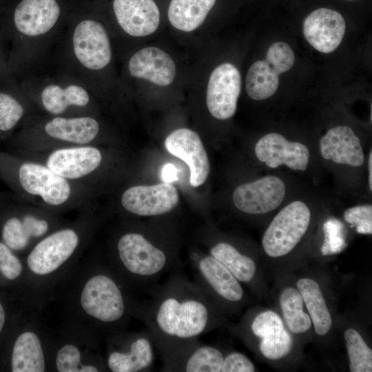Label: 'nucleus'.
<instances>
[{
  "label": "nucleus",
  "instance_id": "f257e3e1",
  "mask_svg": "<svg viewBox=\"0 0 372 372\" xmlns=\"http://www.w3.org/2000/svg\"><path fill=\"white\" fill-rule=\"evenodd\" d=\"M212 316L210 299L178 273L154 291L144 311L148 331L163 358L208 331Z\"/></svg>",
  "mask_w": 372,
  "mask_h": 372
},
{
  "label": "nucleus",
  "instance_id": "f03ea898",
  "mask_svg": "<svg viewBox=\"0 0 372 372\" xmlns=\"http://www.w3.org/2000/svg\"><path fill=\"white\" fill-rule=\"evenodd\" d=\"M0 177L15 192L25 196L39 197L50 207H61L71 200L70 180L45 165L0 152Z\"/></svg>",
  "mask_w": 372,
  "mask_h": 372
},
{
  "label": "nucleus",
  "instance_id": "7ed1b4c3",
  "mask_svg": "<svg viewBox=\"0 0 372 372\" xmlns=\"http://www.w3.org/2000/svg\"><path fill=\"white\" fill-rule=\"evenodd\" d=\"M116 251L124 269L146 284L161 277L175 264L170 254L138 232L123 234L117 242Z\"/></svg>",
  "mask_w": 372,
  "mask_h": 372
},
{
  "label": "nucleus",
  "instance_id": "20e7f679",
  "mask_svg": "<svg viewBox=\"0 0 372 372\" xmlns=\"http://www.w3.org/2000/svg\"><path fill=\"white\" fill-rule=\"evenodd\" d=\"M311 213L302 200L291 201L273 217L262 239L265 252L273 258L288 254L307 233Z\"/></svg>",
  "mask_w": 372,
  "mask_h": 372
},
{
  "label": "nucleus",
  "instance_id": "39448f33",
  "mask_svg": "<svg viewBox=\"0 0 372 372\" xmlns=\"http://www.w3.org/2000/svg\"><path fill=\"white\" fill-rule=\"evenodd\" d=\"M295 62L291 48L282 41L271 44L264 60L254 63L246 77V91L256 101H262L273 96L279 85V75L289 71Z\"/></svg>",
  "mask_w": 372,
  "mask_h": 372
},
{
  "label": "nucleus",
  "instance_id": "423d86ee",
  "mask_svg": "<svg viewBox=\"0 0 372 372\" xmlns=\"http://www.w3.org/2000/svg\"><path fill=\"white\" fill-rule=\"evenodd\" d=\"M190 262L193 281L209 298L214 295L231 303L242 300L240 281L218 260L210 254L192 252Z\"/></svg>",
  "mask_w": 372,
  "mask_h": 372
},
{
  "label": "nucleus",
  "instance_id": "0eeeda50",
  "mask_svg": "<svg viewBox=\"0 0 372 372\" xmlns=\"http://www.w3.org/2000/svg\"><path fill=\"white\" fill-rule=\"evenodd\" d=\"M80 301L89 316L103 322H117L125 313V298L121 288L105 274L95 275L87 281Z\"/></svg>",
  "mask_w": 372,
  "mask_h": 372
},
{
  "label": "nucleus",
  "instance_id": "6e6552de",
  "mask_svg": "<svg viewBox=\"0 0 372 372\" xmlns=\"http://www.w3.org/2000/svg\"><path fill=\"white\" fill-rule=\"evenodd\" d=\"M286 194L284 180L277 176L267 175L238 186L233 192L232 201L243 213L265 214L278 208Z\"/></svg>",
  "mask_w": 372,
  "mask_h": 372
},
{
  "label": "nucleus",
  "instance_id": "1a4fd4ad",
  "mask_svg": "<svg viewBox=\"0 0 372 372\" xmlns=\"http://www.w3.org/2000/svg\"><path fill=\"white\" fill-rule=\"evenodd\" d=\"M241 91V76L238 68L225 63L211 72L207 89L206 103L210 114L217 119L232 117L237 109Z\"/></svg>",
  "mask_w": 372,
  "mask_h": 372
},
{
  "label": "nucleus",
  "instance_id": "9d476101",
  "mask_svg": "<svg viewBox=\"0 0 372 372\" xmlns=\"http://www.w3.org/2000/svg\"><path fill=\"white\" fill-rule=\"evenodd\" d=\"M254 152L257 159L271 169L285 166L294 171H305L310 161V152L304 144L291 141L283 135L271 132L256 142Z\"/></svg>",
  "mask_w": 372,
  "mask_h": 372
},
{
  "label": "nucleus",
  "instance_id": "9b49d317",
  "mask_svg": "<svg viewBox=\"0 0 372 372\" xmlns=\"http://www.w3.org/2000/svg\"><path fill=\"white\" fill-rule=\"evenodd\" d=\"M79 243L76 231L64 229L44 238L29 254L27 265L37 275L49 274L62 265L74 252Z\"/></svg>",
  "mask_w": 372,
  "mask_h": 372
},
{
  "label": "nucleus",
  "instance_id": "f8f14e48",
  "mask_svg": "<svg viewBox=\"0 0 372 372\" xmlns=\"http://www.w3.org/2000/svg\"><path fill=\"white\" fill-rule=\"evenodd\" d=\"M179 194L169 183L153 185H136L121 196V204L130 213L140 216H154L169 212L177 205Z\"/></svg>",
  "mask_w": 372,
  "mask_h": 372
},
{
  "label": "nucleus",
  "instance_id": "ddd939ff",
  "mask_svg": "<svg viewBox=\"0 0 372 372\" xmlns=\"http://www.w3.org/2000/svg\"><path fill=\"white\" fill-rule=\"evenodd\" d=\"M49 229L48 221L30 214L5 200L0 206V238L14 251L25 249L31 238L45 235Z\"/></svg>",
  "mask_w": 372,
  "mask_h": 372
},
{
  "label": "nucleus",
  "instance_id": "4468645a",
  "mask_svg": "<svg viewBox=\"0 0 372 372\" xmlns=\"http://www.w3.org/2000/svg\"><path fill=\"white\" fill-rule=\"evenodd\" d=\"M165 145L172 155L187 164L192 186L198 187L206 181L210 165L207 152L197 133L188 128L176 130L167 136Z\"/></svg>",
  "mask_w": 372,
  "mask_h": 372
},
{
  "label": "nucleus",
  "instance_id": "2eb2a0df",
  "mask_svg": "<svg viewBox=\"0 0 372 372\" xmlns=\"http://www.w3.org/2000/svg\"><path fill=\"white\" fill-rule=\"evenodd\" d=\"M101 151L93 146L77 145L57 148L46 157L45 165L70 181L83 180L101 165Z\"/></svg>",
  "mask_w": 372,
  "mask_h": 372
},
{
  "label": "nucleus",
  "instance_id": "dca6fc26",
  "mask_svg": "<svg viewBox=\"0 0 372 372\" xmlns=\"http://www.w3.org/2000/svg\"><path fill=\"white\" fill-rule=\"evenodd\" d=\"M73 48L78 60L91 70L105 68L112 58L106 30L93 20H85L77 25L73 34Z\"/></svg>",
  "mask_w": 372,
  "mask_h": 372
},
{
  "label": "nucleus",
  "instance_id": "f3484780",
  "mask_svg": "<svg viewBox=\"0 0 372 372\" xmlns=\"http://www.w3.org/2000/svg\"><path fill=\"white\" fill-rule=\"evenodd\" d=\"M345 29V21L341 14L325 8L313 11L303 22L304 38L322 53L332 52L340 45Z\"/></svg>",
  "mask_w": 372,
  "mask_h": 372
},
{
  "label": "nucleus",
  "instance_id": "a211bd4d",
  "mask_svg": "<svg viewBox=\"0 0 372 372\" xmlns=\"http://www.w3.org/2000/svg\"><path fill=\"white\" fill-rule=\"evenodd\" d=\"M319 150L325 161L351 167L364 163V152L359 137L347 125L329 129L319 141Z\"/></svg>",
  "mask_w": 372,
  "mask_h": 372
},
{
  "label": "nucleus",
  "instance_id": "6ab92c4d",
  "mask_svg": "<svg viewBox=\"0 0 372 372\" xmlns=\"http://www.w3.org/2000/svg\"><path fill=\"white\" fill-rule=\"evenodd\" d=\"M113 8L118 24L131 36H147L158 27L160 12L154 0H114Z\"/></svg>",
  "mask_w": 372,
  "mask_h": 372
},
{
  "label": "nucleus",
  "instance_id": "aec40b11",
  "mask_svg": "<svg viewBox=\"0 0 372 372\" xmlns=\"http://www.w3.org/2000/svg\"><path fill=\"white\" fill-rule=\"evenodd\" d=\"M252 333L261 339L259 349L270 360H278L292 349L293 339L280 317L272 311L257 315L251 324Z\"/></svg>",
  "mask_w": 372,
  "mask_h": 372
},
{
  "label": "nucleus",
  "instance_id": "412c9836",
  "mask_svg": "<svg viewBox=\"0 0 372 372\" xmlns=\"http://www.w3.org/2000/svg\"><path fill=\"white\" fill-rule=\"evenodd\" d=\"M196 340L164 358L167 371L222 372L225 356L218 349Z\"/></svg>",
  "mask_w": 372,
  "mask_h": 372
},
{
  "label": "nucleus",
  "instance_id": "4be33fe9",
  "mask_svg": "<svg viewBox=\"0 0 372 372\" xmlns=\"http://www.w3.org/2000/svg\"><path fill=\"white\" fill-rule=\"evenodd\" d=\"M129 70L132 76L160 86L171 84L176 76L173 59L156 47L145 48L136 52L130 59Z\"/></svg>",
  "mask_w": 372,
  "mask_h": 372
},
{
  "label": "nucleus",
  "instance_id": "5701e85b",
  "mask_svg": "<svg viewBox=\"0 0 372 372\" xmlns=\"http://www.w3.org/2000/svg\"><path fill=\"white\" fill-rule=\"evenodd\" d=\"M59 14L56 0H22L15 9L14 21L19 32L34 37L48 32Z\"/></svg>",
  "mask_w": 372,
  "mask_h": 372
},
{
  "label": "nucleus",
  "instance_id": "b1692460",
  "mask_svg": "<svg viewBox=\"0 0 372 372\" xmlns=\"http://www.w3.org/2000/svg\"><path fill=\"white\" fill-rule=\"evenodd\" d=\"M124 351H112L107 358V366L113 372L149 371L155 359L154 338L149 331L139 333L130 341Z\"/></svg>",
  "mask_w": 372,
  "mask_h": 372
},
{
  "label": "nucleus",
  "instance_id": "393cba45",
  "mask_svg": "<svg viewBox=\"0 0 372 372\" xmlns=\"http://www.w3.org/2000/svg\"><path fill=\"white\" fill-rule=\"evenodd\" d=\"M50 138L78 145H86L93 141L99 132L98 122L87 116L76 118L56 117L44 126Z\"/></svg>",
  "mask_w": 372,
  "mask_h": 372
},
{
  "label": "nucleus",
  "instance_id": "a878e982",
  "mask_svg": "<svg viewBox=\"0 0 372 372\" xmlns=\"http://www.w3.org/2000/svg\"><path fill=\"white\" fill-rule=\"evenodd\" d=\"M11 371L13 372H43L45 358L38 335L25 331L18 335L12 347Z\"/></svg>",
  "mask_w": 372,
  "mask_h": 372
},
{
  "label": "nucleus",
  "instance_id": "bb28decb",
  "mask_svg": "<svg viewBox=\"0 0 372 372\" xmlns=\"http://www.w3.org/2000/svg\"><path fill=\"white\" fill-rule=\"evenodd\" d=\"M216 0H172L168 19L176 29L191 32L198 28L206 19Z\"/></svg>",
  "mask_w": 372,
  "mask_h": 372
},
{
  "label": "nucleus",
  "instance_id": "cd10ccee",
  "mask_svg": "<svg viewBox=\"0 0 372 372\" xmlns=\"http://www.w3.org/2000/svg\"><path fill=\"white\" fill-rule=\"evenodd\" d=\"M297 287L309 313L316 333L319 335H326L331 328L332 318L319 285L313 279L303 278L297 282Z\"/></svg>",
  "mask_w": 372,
  "mask_h": 372
},
{
  "label": "nucleus",
  "instance_id": "c85d7f7f",
  "mask_svg": "<svg viewBox=\"0 0 372 372\" xmlns=\"http://www.w3.org/2000/svg\"><path fill=\"white\" fill-rule=\"evenodd\" d=\"M209 254L221 262L240 282H249L254 278L256 262L231 244L225 241L216 242L210 247Z\"/></svg>",
  "mask_w": 372,
  "mask_h": 372
},
{
  "label": "nucleus",
  "instance_id": "c756f323",
  "mask_svg": "<svg viewBox=\"0 0 372 372\" xmlns=\"http://www.w3.org/2000/svg\"><path fill=\"white\" fill-rule=\"evenodd\" d=\"M89 100L87 92L75 85H69L65 89L50 85L41 93L44 108L52 114H62L71 105L84 107L87 105Z\"/></svg>",
  "mask_w": 372,
  "mask_h": 372
},
{
  "label": "nucleus",
  "instance_id": "7c9ffc66",
  "mask_svg": "<svg viewBox=\"0 0 372 372\" xmlns=\"http://www.w3.org/2000/svg\"><path fill=\"white\" fill-rule=\"evenodd\" d=\"M280 304L289 329L294 333H302L311 326V320L303 311V299L296 289L285 288L280 296Z\"/></svg>",
  "mask_w": 372,
  "mask_h": 372
},
{
  "label": "nucleus",
  "instance_id": "2f4dec72",
  "mask_svg": "<svg viewBox=\"0 0 372 372\" xmlns=\"http://www.w3.org/2000/svg\"><path fill=\"white\" fill-rule=\"evenodd\" d=\"M344 340L351 372L372 371V351L354 329L346 330Z\"/></svg>",
  "mask_w": 372,
  "mask_h": 372
},
{
  "label": "nucleus",
  "instance_id": "473e14b6",
  "mask_svg": "<svg viewBox=\"0 0 372 372\" xmlns=\"http://www.w3.org/2000/svg\"><path fill=\"white\" fill-rule=\"evenodd\" d=\"M78 348L72 344H66L58 351L56 365L59 372H97L98 369L92 365H84L81 361Z\"/></svg>",
  "mask_w": 372,
  "mask_h": 372
},
{
  "label": "nucleus",
  "instance_id": "72a5a7b5",
  "mask_svg": "<svg viewBox=\"0 0 372 372\" xmlns=\"http://www.w3.org/2000/svg\"><path fill=\"white\" fill-rule=\"evenodd\" d=\"M24 114L21 104L9 94L0 93V132L14 127Z\"/></svg>",
  "mask_w": 372,
  "mask_h": 372
},
{
  "label": "nucleus",
  "instance_id": "f704fd0d",
  "mask_svg": "<svg viewBox=\"0 0 372 372\" xmlns=\"http://www.w3.org/2000/svg\"><path fill=\"white\" fill-rule=\"evenodd\" d=\"M344 220L355 227L362 234H372V205H358L347 209L343 214Z\"/></svg>",
  "mask_w": 372,
  "mask_h": 372
},
{
  "label": "nucleus",
  "instance_id": "c9c22d12",
  "mask_svg": "<svg viewBox=\"0 0 372 372\" xmlns=\"http://www.w3.org/2000/svg\"><path fill=\"white\" fill-rule=\"evenodd\" d=\"M23 266L14 251L0 240V274L6 280L13 281L22 272Z\"/></svg>",
  "mask_w": 372,
  "mask_h": 372
},
{
  "label": "nucleus",
  "instance_id": "e433bc0d",
  "mask_svg": "<svg viewBox=\"0 0 372 372\" xmlns=\"http://www.w3.org/2000/svg\"><path fill=\"white\" fill-rule=\"evenodd\" d=\"M255 367L244 354L232 352L225 357L222 372H253Z\"/></svg>",
  "mask_w": 372,
  "mask_h": 372
},
{
  "label": "nucleus",
  "instance_id": "4c0bfd02",
  "mask_svg": "<svg viewBox=\"0 0 372 372\" xmlns=\"http://www.w3.org/2000/svg\"><path fill=\"white\" fill-rule=\"evenodd\" d=\"M176 167L172 165V164H167L163 170L162 175L163 178L166 181V183H169V181H172L175 178L176 175Z\"/></svg>",
  "mask_w": 372,
  "mask_h": 372
},
{
  "label": "nucleus",
  "instance_id": "58836bf2",
  "mask_svg": "<svg viewBox=\"0 0 372 372\" xmlns=\"http://www.w3.org/2000/svg\"><path fill=\"white\" fill-rule=\"evenodd\" d=\"M367 167H368V186L370 192L372 191V151L370 150L368 159H367Z\"/></svg>",
  "mask_w": 372,
  "mask_h": 372
},
{
  "label": "nucleus",
  "instance_id": "ea45409f",
  "mask_svg": "<svg viewBox=\"0 0 372 372\" xmlns=\"http://www.w3.org/2000/svg\"><path fill=\"white\" fill-rule=\"evenodd\" d=\"M6 322V313L5 308L0 301V334L2 333Z\"/></svg>",
  "mask_w": 372,
  "mask_h": 372
},
{
  "label": "nucleus",
  "instance_id": "a19ab883",
  "mask_svg": "<svg viewBox=\"0 0 372 372\" xmlns=\"http://www.w3.org/2000/svg\"><path fill=\"white\" fill-rule=\"evenodd\" d=\"M3 201H4V200L1 197H0V206L3 203Z\"/></svg>",
  "mask_w": 372,
  "mask_h": 372
},
{
  "label": "nucleus",
  "instance_id": "79ce46f5",
  "mask_svg": "<svg viewBox=\"0 0 372 372\" xmlns=\"http://www.w3.org/2000/svg\"><path fill=\"white\" fill-rule=\"evenodd\" d=\"M349 1H354V0H349Z\"/></svg>",
  "mask_w": 372,
  "mask_h": 372
}]
</instances>
